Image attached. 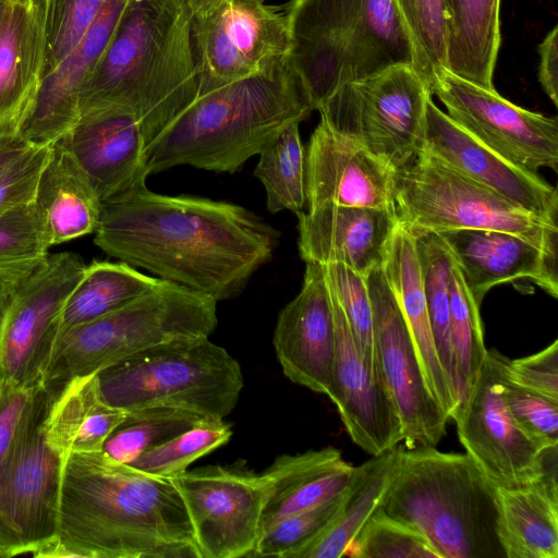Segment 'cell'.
<instances>
[{
	"instance_id": "obj_1",
	"label": "cell",
	"mask_w": 558,
	"mask_h": 558,
	"mask_svg": "<svg viewBox=\"0 0 558 558\" xmlns=\"http://www.w3.org/2000/svg\"><path fill=\"white\" fill-rule=\"evenodd\" d=\"M94 233L106 254L216 302L243 291L280 236L242 206L158 194L146 184L102 201Z\"/></svg>"
},
{
	"instance_id": "obj_2",
	"label": "cell",
	"mask_w": 558,
	"mask_h": 558,
	"mask_svg": "<svg viewBox=\"0 0 558 558\" xmlns=\"http://www.w3.org/2000/svg\"><path fill=\"white\" fill-rule=\"evenodd\" d=\"M34 557L202 558L173 482L102 451L66 454L57 538Z\"/></svg>"
},
{
	"instance_id": "obj_3",
	"label": "cell",
	"mask_w": 558,
	"mask_h": 558,
	"mask_svg": "<svg viewBox=\"0 0 558 558\" xmlns=\"http://www.w3.org/2000/svg\"><path fill=\"white\" fill-rule=\"evenodd\" d=\"M192 22L184 0H126L81 89L80 116L125 111L153 143L198 95Z\"/></svg>"
},
{
	"instance_id": "obj_4",
	"label": "cell",
	"mask_w": 558,
	"mask_h": 558,
	"mask_svg": "<svg viewBox=\"0 0 558 558\" xmlns=\"http://www.w3.org/2000/svg\"><path fill=\"white\" fill-rule=\"evenodd\" d=\"M313 107L290 56L197 97L146 148L148 173L175 166L233 173Z\"/></svg>"
},
{
	"instance_id": "obj_5",
	"label": "cell",
	"mask_w": 558,
	"mask_h": 558,
	"mask_svg": "<svg viewBox=\"0 0 558 558\" xmlns=\"http://www.w3.org/2000/svg\"><path fill=\"white\" fill-rule=\"evenodd\" d=\"M379 511L423 533L439 558H506L496 487L466 453L403 445Z\"/></svg>"
},
{
	"instance_id": "obj_6",
	"label": "cell",
	"mask_w": 558,
	"mask_h": 558,
	"mask_svg": "<svg viewBox=\"0 0 558 558\" xmlns=\"http://www.w3.org/2000/svg\"><path fill=\"white\" fill-rule=\"evenodd\" d=\"M283 8L291 63L313 110L345 83L412 65L396 0H291Z\"/></svg>"
},
{
	"instance_id": "obj_7",
	"label": "cell",
	"mask_w": 558,
	"mask_h": 558,
	"mask_svg": "<svg viewBox=\"0 0 558 558\" xmlns=\"http://www.w3.org/2000/svg\"><path fill=\"white\" fill-rule=\"evenodd\" d=\"M99 398L126 412L167 407L223 420L235 408L239 362L208 338L161 343L95 374Z\"/></svg>"
},
{
	"instance_id": "obj_8",
	"label": "cell",
	"mask_w": 558,
	"mask_h": 558,
	"mask_svg": "<svg viewBox=\"0 0 558 558\" xmlns=\"http://www.w3.org/2000/svg\"><path fill=\"white\" fill-rule=\"evenodd\" d=\"M216 303L203 293L162 280L124 307L59 338L43 381L68 383L161 343L209 338L218 323Z\"/></svg>"
},
{
	"instance_id": "obj_9",
	"label": "cell",
	"mask_w": 558,
	"mask_h": 558,
	"mask_svg": "<svg viewBox=\"0 0 558 558\" xmlns=\"http://www.w3.org/2000/svg\"><path fill=\"white\" fill-rule=\"evenodd\" d=\"M393 210L413 236L458 229L500 230L557 254L558 225L470 179L423 146L393 171Z\"/></svg>"
},
{
	"instance_id": "obj_10",
	"label": "cell",
	"mask_w": 558,
	"mask_h": 558,
	"mask_svg": "<svg viewBox=\"0 0 558 558\" xmlns=\"http://www.w3.org/2000/svg\"><path fill=\"white\" fill-rule=\"evenodd\" d=\"M65 383L43 381L0 461V556L35 555L57 538L65 454L48 437V418Z\"/></svg>"
},
{
	"instance_id": "obj_11",
	"label": "cell",
	"mask_w": 558,
	"mask_h": 558,
	"mask_svg": "<svg viewBox=\"0 0 558 558\" xmlns=\"http://www.w3.org/2000/svg\"><path fill=\"white\" fill-rule=\"evenodd\" d=\"M432 93L411 64H396L336 89L317 109L335 131L396 170L423 144Z\"/></svg>"
},
{
	"instance_id": "obj_12",
	"label": "cell",
	"mask_w": 558,
	"mask_h": 558,
	"mask_svg": "<svg viewBox=\"0 0 558 558\" xmlns=\"http://www.w3.org/2000/svg\"><path fill=\"white\" fill-rule=\"evenodd\" d=\"M170 480L183 499L202 558H251L268 494L262 473L236 461L186 470Z\"/></svg>"
},
{
	"instance_id": "obj_13",
	"label": "cell",
	"mask_w": 558,
	"mask_h": 558,
	"mask_svg": "<svg viewBox=\"0 0 558 558\" xmlns=\"http://www.w3.org/2000/svg\"><path fill=\"white\" fill-rule=\"evenodd\" d=\"M505 355L487 350L470 392L452 418L458 438L496 487H518L542 475L557 461V448L542 450L514 424L504 402Z\"/></svg>"
},
{
	"instance_id": "obj_14",
	"label": "cell",
	"mask_w": 558,
	"mask_h": 558,
	"mask_svg": "<svg viewBox=\"0 0 558 558\" xmlns=\"http://www.w3.org/2000/svg\"><path fill=\"white\" fill-rule=\"evenodd\" d=\"M198 95L255 74L290 54L286 14L264 0H227L193 17Z\"/></svg>"
},
{
	"instance_id": "obj_15",
	"label": "cell",
	"mask_w": 558,
	"mask_h": 558,
	"mask_svg": "<svg viewBox=\"0 0 558 558\" xmlns=\"http://www.w3.org/2000/svg\"><path fill=\"white\" fill-rule=\"evenodd\" d=\"M85 268L76 253H48L26 278L2 330L0 379L19 386L43 383L63 305Z\"/></svg>"
},
{
	"instance_id": "obj_16",
	"label": "cell",
	"mask_w": 558,
	"mask_h": 558,
	"mask_svg": "<svg viewBox=\"0 0 558 558\" xmlns=\"http://www.w3.org/2000/svg\"><path fill=\"white\" fill-rule=\"evenodd\" d=\"M432 95L448 117L485 147L511 165L533 173L543 167L558 171V123L521 108L488 89L445 71Z\"/></svg>"
},
{
	"instance_id": "obj_17",
	"label": "cell",
	"mask_w": 558,
	"mask_h": 558,
	"mask_svg": "<svg viewBox=\"0 0 558 558\" xmlns=\"http://www.w3.org/2000/svg\"><path fill=\"white\" fill-rule=\"evenodd\" d=\"M373 337L381 375L397 407L407 448L436 446L449 421L430 395L413 339L383 266L366 277Z\"/></svg>"
},
{
	"instance_id": "obj_18",
	"label": "cell",
	"mask_w": 558,
	"mask_h": 558,
	"mask_svg": "<svg viewBox=\"0 0 558 558\" xmlns=\"http://www.w3.org/2000/svg\"><path fill=\"white\" fill-rule=\"evenodd\" d=\"M330 296L335 317V360L327 396L337 407L352 441L376 457L402 442V424L383 375L368 367L331 290Z\"/></svg>"
},
{
	"instance_id": "obj_19",
	"label": "cell",
	"mask_w": 558,
	"mask_h": 558,
	"mask_svg": "<svg viewBox=\"0 0 558 558\" xmlns=\"http://www.w3.org/2000/svg\"><path fill=\"white\" fill-rule=\"evenodd\" d=\"M393 171L320 119L305 151L307 209L336 204L393 210Z\"/></svg>"
},
{
	"instance_id": "obj_20",
	"label": "cell",
	"mask_w": 558,
	"mask_h": 558,
	"mask_svg": "<svg viewBox=\"0 0 558 558\" xmlns=\"http://www.w3.org/2000/svg\"><path fill=\"white\" fill-rule=\"evenodd\" d=\"M300 293L280 312L274 347L284 375L327 395L335 360V317L324 266L305 263Z\"/></svg>"
},
{
	"instance_id": "obj_21",
	"label": "cell",
	"mask_w": 558,
	"mask_h": 558,
	"mask_svg": "<svg viewBox=\"0 0 558 558\" xmlns=\"http://www.w3.org/2000/svg\"><path fill=\"white\" fill-rule=\"evenodd\" d=\"M422 146L470 179L492 189L524 210L558 225V193L537 173L522 170L427 102Z\"/></svg>"
},
{
	"instance_id": "obj_22",
	"label": "cell",
	"mask_w": 558,
	"mask_h": 558,
	"mask_svg": "<svg viewBox=\"0 0 558 558\" xmlns=\"http://www.w3.org/2000/svg\"><path fill=\"white\" fill-rule=\"evenodd\" d=\"M298 215V246L305 263H340L366 277L383 266L399 225L395 210L320 205Z\"/></svg>"
},
{
	"instance_id": "obj_23",
	"label": "cell",
	"mask_w": 558,
	"mask_h": 558,
	"mask_svg": "<svg viewBox=\"0 0 558 558\" xmlns=\"http://www.w3.org/2000/svg\"><path fill=\"white\" fill-rule=\"evenodd\" d=\"M437 234L477 305L493 287L521 279L558 296L557 254L500 230L458 229Z\"/></svg>"
},
{
	"instance_id": "obj_24",
	"label": "cell",
	"mask_w": 558,
	"mask_h": 558,
	"mask_svg": "<svg viewBox=\"0 0 558 558\" xmlns=\"http://www.w3.org/2000/svg\"><path fill=\"white\" fill-rule=\"evenodd\" d=\"M102 202L148 177L146 142L135 118L119 109L81 114L59 140Z\"/></svg>"
},
{
	"instance_id": "obj_25",
	"label": "cell",
	"mask_w": 558,
	"mask_h": 558,
	"mask_svg": "<svg viewBox=\"0 0 558 558\" xmlns=\"http://www.w3.org/2000/svg\"><path fill=\"white\" fill-rule=\"evenodd\" d=\"M126 0H108L80 44L40 81L17 136L34 146L52 145L80 118L81 89L101 57Z\"/></svg>"
},
{
	"instance_id": "obj_26",
	"label": "cell",
	"mask_w": 558,
	"mask_h": 558,
	"mask_svg": "<svg viewBox=\"0 0 558 558\" xmlns=\"http://www.w3.org/2000/svg\"><path fill=\"white\" fill-rule=\"evenodd\" d=\"M45 2L13 0L0 24V138L17 136L39 89Z\"/></svg>"
},
{
	"instance_id": "obj_27",
	"label": "cell",
	"mask_w": 558,
	"mask_h": 558,
	"mask_svg": "<svg viewBox=\"0 0 558 558\" xmlns=\"http://www.w3.org/2000/svg\"><path fill=\"white\" fill-rule=\"evenodd\" d=\"M357 471L359 465L344 461L341 451L331 446L277 457L262 472L268 489L262 534L292 514L341 495L351 486Z\"/></svg>"
},
{
	"instance_id": "obj_28",
	"label": "cell",
	"mask_w": 558,
	"mask_h": 558,
	"mask_svg": "<svg viewBox=\"0 0 558 558\" xmlns=\"http://www.w3.org/2000/svg\"><path fill=\"white\" fill-rule=\"evenodd\" d=\"M497 535L506 558H558L557 461L532 482L496 488Z\"/></svg>"
},
{
	"instance_id": "obj_29",
	"label": "cell",
	"mask_w": 558,
	"mask_h": 558,
	"mask_svg": "<svg viewBox=\"0 0 558 558\" xmlns=\"http://www.w3.org/2000/svg\"><path fill=\"white\" fill-rule=\"evenodd\" d=\"M34 205L49 247L93 233L97 229L101 201L60 141L51 145Z\"/></svg>"
},
{
	"instance_id": "obj_30",
	"label": "cell",
	"mask_w": 558,
	"mask_h": 558,
	"mask_svg": "<svg viewBox=\"0 0 558 558\" xmlns=\"http://www.w3.org/2000/svg\"><path fill=\"white\" fill-rule=\"evenodd\" d=\"M411 332L426 386L449 420L457 411V401L438 361L428 318L415 239L398 225L383 263Z\"/></svg>"
},
{
	"instance_id": "obj_31",
	"label": "cell",
	"mask_w": 558,
	"mask_h": 558,
	"mask_svg": "<svg viewBox=\"0 0 558 558\" xmlns=\"http://www.w3.org/2000/svg\"><path fill=\"white\" fill-rule=\"evenodd\" d=\"M448 71L473 84H493L500 46V0H447Z\"/></svg>"
},
{
	"instance_id": "obj_32",
	"label": "cell",
	"mask_w": 558,
	"mask_h": 558,
	"mask_svg": "<svg viewBox=\"0 0 558 558\" xmlns=\"http://www.w3.org/2000/svg\"><path fill=\"white\" fill-rule=\"evenodd\" d=\"M128 412L106 404L98 395L95 374L64 384L48 418V437L65 456L101 451Z\"/></svg>"
},
{
	"instance_id": "obj_33",
	"label": "cell",
	"mask_w": 558,
	"mask_h": 558,
	"mask_svg": "<svg viewBox=\"0 0 558 558\" xmlns=\"http://www.w3.org/2000/svg\"><path fill=\"white\" fill-rule=\"evenodd\" d=\"M161 282L162 279L144 275L123 262H92L63 305L57 340L81 325L124 307Z\"/></svg>"
},
{
	"instance_id": "obj_34",
	"label": "cell",
	"mask_w": 558,
	"mask_h": 558,
	"mask_svg": "<svg viewBox=\"0 0 558 558\" xmlns=\"http://www.w3.org/2000/svg\"><path fill=\"white\" fill-rule=\"evenodd\" d=\"M402 446L400 442L359 465L339 518L303 558L344 557L360 531L383 506L398 468Z\"/></svg>"
},
{
	"instance_id": "obj_35",
	"label": "cell",
	"mask_w": 558,
	"mask_h": 558,
	"mask_svg": "<svg viewBox=\"0 0 558 558\" xmlns=\"http://www.w3.org/2000/svg\"><path fill=\"white\" fill-rule=\"evenodd\" d=\"M414 239L436 353L458 408L449 303V280L453 258L437 233H424Z\"/></svg>"
},
{
	"instance_id": "obj_36",
	"label": "cell",
	"mask_w": 558,
	"mask_h": 558,
	"mask_svg": "<svg viewBox=\"0 0 558 558\" xmlns=\"http://www.w3.org/2000/svg\"><path fill=\"white\" fill-rule=\"evenodd\" d=\"M300 123L289 125L259 154L254 175L266 192L270 214L290 210L303 211L305 194V149L301 141Z\"/></svg>"
},
{
	"instance_id": "obj_37",
	"label": "cell",
	"mask_w": 558,
	"mask_h": 558,
	"mask_svg": "<svg viewBox=\"0 0 558 558\" xmlns=\"http://www.w3.org/2000/svg\"><path fill=\"white\" fill-rule=\"evenodd\" d=\"M219 418L178 408L155 407L129 411L104 444L102 452L130 464L138 456L199 424Z\"/></svg>"
},
{
	"instance_id": "obj_38",
	"label": "cell",
	"mask_w": 558,
	"mask_h": 558,
	"mask_svg": "<svg viewBox=\"0 0 558 558\" xmlns=\"http://www.w3.org/2000/svg\"><path fill=\"white\" fill-rule=\"evenodd\" d=\"M408 33L418 76L432 88L448 71L449 13L447 0H396Z\"/></svg>"
},
{
	"instance_id": "obj_39",
	"label": "cell",
	"mask_w": 558,
	"mask_h": 558,
	"mask_svg": "<svg viewBox=\"0 0 558 558\" xmlns=\"http://www.w3.org/2000/svg\"><path fill=\"white\" fill-rule=\"evenodd\" d=\"M449 303L450 332L458 384V411L482 368L487 349L484 344L480 305L465 287L454 262L450 270Z\"/></svg>"
},
{
	"instance_id": "obj_40",
	"label": "cell",
	"mask_w": 558,
	"mask_h": 558,
	"mask_svg": "<svg viewBox=\"0 0 558 558\" xmlns=\"http://www.w3.org/2000/svg\"><path fill=\"white\" fill-rule=\"evenodd\" d=\"M350 487L329 501L277 522L262 534L251 558H303L336 523Z\"/></svg>"
},
{
	"instance_id": "obj_41",
	"label": "cell",
	"mask_w": 558,
	"mask_h": 558,
	"mask_svg": "<svg viewBox=\"0 0 558 558\" xmlns=\"http://www.w3.org/2000/svg\"><path fill=\"white\" fill-rule=\"evenodd\" d=\"M231 436V427L223 420L206 422L146 450L128 465L149 475L171 478L227 444Z\"/></svg>"
},
{
	"instance_id": "obj_42",
	"label": "cell",
	"mask_w": 558,
	"mask_h": 558,
	"mask_svg": "<svg viewBox=\"0 0 558 558\" xmlns=\"http://www.w3.org/2000/svg\"><path fill=\"white\" fill-rule=\"evenodd\" d=\"M108 0H46L41 78L80 44Z\"/></svg>"
},
{
	"instance_id": "obj_43",
	"label": "cell",
	"mask_w": 558,
	"mask_h": 558,
	"mask_svg": "<svg viewBox=\"0 0 558 558\" xmlns=\"http://www.w3.org/2000/svg\"><path fill=\"white\" fill-rule=\"evenodd\" d=\"M323 266L362 357L373 372L381 374L374 345L372 305L365 277L340 263Z\"/></svg>"
},
{
	"instance_id": "obj_44",
	"label": "cell",
	"mask_w": 558,
	"mask_h": 558,
	"mask_svg": "<svg viewBox=\"0 0 558 558\" xmlns=\"http://www.w3.org/2000/svg\"><path fill=\"white\" fill-rule=\"evenodd\" d=\"M344 557L439 558L423 533L379 510L360 531Z\"/></svg>"
},
{
	"instance_id": "obj_45",
	"label": "cell",
	"mask_w": 558,
	"mask_h": 558,
	"mask_svg": "<svg viewBox=\"0 0 558 558\" xmlns=\"http://www.w3.org/2000/svg\"><path fill=\"white\" fill-rule=\"evenodd\" d=\"M501 395L514 424L535 446L558 447V400L518 386L505 372Z\"/></svg>"
},
{
	"instance_id": "obj_46",
	"label": "cell",
	"mask_w": 558,
	"mask_h": 558,
	"mask_svg": "<svg viewBox=\"0 0 558 558\" xmlns=\"http://www.w3.org/2000/svg\"><path fill=\"white\" fill-rule=\"evenodd\" d=\"M48 248L34 203L0 214V270L38 263Z\"/></svg>"
},
{
	"instance_id": "obj_47",
	"label": "cell",
	"mask_w": 558,
	"mask_h": 558,
	"mask_svg": "<svg viewBox=\"0 0 558 558\" xmlns=\"http://www.w3.org/2000/svg\"><path fill=\"white\" fill-rule=\"evenodd\" d=\"M51 145H29L0 167V214L34 203Z\"/></svg>"
},
{
	"instance_id": "obj_48",
	"label": "cell",
	"mask_w": 558,
	"mask_h": 558,
	"mask_svg": "<svg viewBox=\"0 0 558 558\" xmlns=\"http://www.w3.org/2000/svg\"><path fill=\"white\" fill-rule=\"evenodd\" d=\"M504 372L518 386L558 400V340L529 356H506Z\"/></svg>"
},
{
	"instance_id": "obj_49",
	"label": "cell",
	"mask_w": 558,
	"mask_h": 558,
	"mask_svg": "<svg viewBox=\"0 0 558 558\" xmlns=\"http://www.w3.org/2000/svg\"><path fill=\"white\" fill-rule=\"evenodd\" d=\"M39 385L19 386L0 379V461L12 446Z\"/></svg>"
},
{
	"instance_id": "obj_50",
	"label": "cell",
	"mask_w": 558,
	"mask_h": 558,
	"mask_svg": "<svg viewBox=\"0 0 558 558\" xmlns=\"http://www.w3.org/2000/svg\"><path fill=\"white\" fill-rule=\"evenodd\" d=\"M539 51V83L555 106L558 105V27L545 36L538 47Z\"/></svg>"
},
{
	"instance_id": "obj_51",
	"label": "cell",
	"mask_w": 558,
	"mask_h": 558,
	"mask_svg": "<svg viewBox=\"0 0 558 558\" xmlns=\"http://www.w3.org/2000/svg\"><path fill=\"white\" fill-rule=\"evenodd\" d=\"M40 262L0 270V339L9 310L20 288Z\"/></svg>"
},
{
	"instance_id": "obj_52",
	"label": "cell",
	"mask_w": 558,
	"mask_h": 558,
	"mask_svg": "<svg viewBox=\"0 0 558 558\" xmlns=\"http://www.w3.org/2000/svg\"><path fill=\"white\" fill-rule=\"evenodd\" d=\"M27 146L29 145L20 136L0 138V167L24 150Z\"/></svg>"
},
{
	"instance_id": "obj_53",
	"label": "cell",
	"mask_w": 558,
	"mask_h": 558,
	"mask_svg": "<svg viewBox=\"0 0 558 558\" xmlns=\"http://www.w3.org/2000/svg\"><path fill=\"white\" fill-rule=\"evenodd\" d=\"M192 11L193 17L203 16L214 11L227 0H184Z\"/></svg>"
},
{
	"instance_id": "obj_54",
	"label": "cell",
	"mask_w": 558,
	"mask_h": 558,
	"mask_svg": "<svg viewBox=\"0 0 558 558\" xmlns=\"http://www.w3.org/2000/svg\"><path fill=\"white\" fill-rule=\"evenodd\" d=\"M13 0H0V24L4 17V14Z\"/></svg>"
},
{
	"instance_id": "obj_55",
	"label": "cell",
	"mask_w": 558,
	"mask_h": 558,
	"mask_svg": "<svg viewBox=\"0 0 558 558\" xmlns=\"http://www.w3.org/2000/svg\"><path fill=\"white\" fill-rule=\"evenodd\" d=\"M37 1H40V2H45V3H46V0H37Z\"/></svg>"
},
{
	"instance_id": "obj_56",
	"label": "cell",
	"mask_w": 558,
	"mask_h": 558,
	"mask_svg": "<svg viewBox=\"0 0 558 558\" xmlns=\"http://www.w3.org/2000/svg\"><path fill=\"white\" fill-rule=\"evenodd\" d=\"M0 558H1V556H0Z\"/></svg>"
}]
</instances>
